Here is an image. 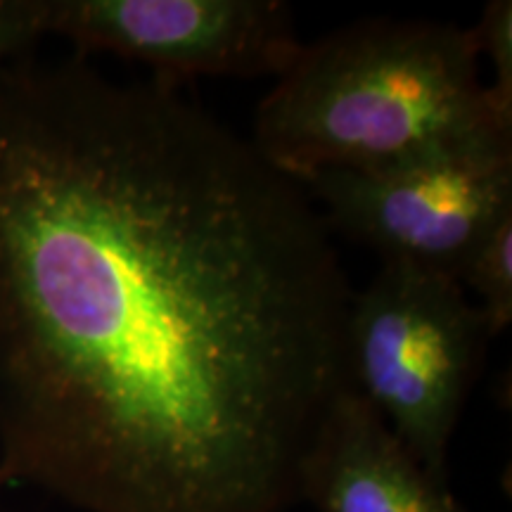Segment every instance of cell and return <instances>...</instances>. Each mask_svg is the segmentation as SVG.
<instances>
[{
  "label": "cell",
  "instance_id": "cell-7",
  "mask_svg": "<svg viewBox=\"0 0 512 512\" xmlns=\"http://www.w3.org/2000/svg\"><path fill=\"white\" fill-rule=\"evenodd\" d=\"M458 283L479 297V311L496 337L512 320V211L503 214L472 249Z\"/></svg>",
  "mask_w": 512,
  "mask_h": 512
},
{
  "label": "cell",
  "instance_id": "cell-1",
  "mask_svg": "<svg viewBox=\"0 0 512 512\" xmlns=\"http://www.w3.org/2000/svg\"><path fill=\"white\" fill-rule=\"evenodd\" d=\"M354 290L297 178L150 76L0 69V482L287 512Z\"/></svg>",
  "mask_w": 512,
  "mask_h": 512
},
{
  "label": "cell",
  "instance_id": "cell-4",
  "mask_svg": "<svg viewBox=\"0 0 512 512\" xmlns=\"http://www.w3.org/2000/svg\"><path fill=\"white\" fill-rule=\"evenodd\" d=\"M332 230L382 261L458 280L472 249L512 211V136L430 152L380 169H328L299 181Z\"/></svg>",
  "mask_w": 512,
  "mask_h": 512
},
{
  "label": "cell",
  "instance_id": "cell-10",
  "mask_svg": "<svg viewBox=\"0 0 512 512\" xmlns=\"http://www.w3.org/2000/svg\"><path fill=\"white\" fill-rule=\"evenodd\" d=\"M0 486H3V482H0Z\"/></svg>",
  "mask_w": 512,
  "mask_h": 512
},
{
  "label": "cell",
  "instance_id": "cell-9",
  "mask_svg": "<svg viewBox=\"0 0 512 512\" xmlns=\"http://www.w3.org/2000/svg\"><path fill=\"white\" fill-rule=\"evenodd\" d=\"M48 36V0H0V69L29 57Z\"/></svg>",
  "mask_w": 512,
  "mask_h": 512
},
{
  "label": "cell",
  "instance_id": "cell-2",
  "mask_svg": "<svg viewBox=\"0 0 512 512\" xmlns=\"http://www.w3.org/2000/svg\"><path fill=\"white\" fill-rule=\"evenodd\" d=\"M479 67L472 29L361 19L299 50L256 107L249 140L275 169L304 181L512 136Z\"/></svg>",
  "mask_w": 512,
  "mask_h": 512
},
{
  "label": "cell",
  "instance_id": "cell-8",
  "mask_svg": "<svg viewBox=\"0 0 512 512\" xmlns=\"http://www.w3.org/2000/svg\"><path fill=\"white\" fill-rule=\"evenodd\" d=\"M479 57H486L494 69V83L489 98L494 110L503 119L512 121V3L510 0H491L484 5L482 17L472 27Z\"/></svg>",
  "mask_w": 512,
  "mask_h": 512
},
{
  "label": "cell",
  "instance_id": "cell-3",
  "mask_svg": "<svg viewBox=\"0 0 512 512\" xmlns=\"http://www.w3.org/2000/svg\"><path fill=\"white\" fill-rule=\"evenodd\" d=\"M489 325L451 275L382 261L354 294L344 332L347 380L434 475L486 356Z\"/></svg>",
  "mask_w": 512,
  "mask_h": 512
},
{
  "label": "cell",
  "instance_id": "cell-5",
  "mask_svg": "<svg viewBox=\"0 0 512 512\" xmlns=\"http://www.w3.org/2000/svg\"><path fill=\"white\" fill-rule=\"evenodd\" d=\"M48 36L74 55L143 62L150 76H280L304 48L278 0H48Z\"/></svg>",
  "mask_w": 512,
  "mask_h": 512
},
{
  "label": "cell",
  "instance_id": "cell-6",
  "mask_svg": "<svg viewBox=\"0 0 512 512\" xmlns=\"http://www.w3.org/2000/svg\"><path fill=\"white\" fill-rule=\"evenodd\" d=\"M316 512H467L448 486L344 384L320 420L302 467L299 503Z\"/></svg>",
  "mask_w": 512,
  "mask_h": 512
}]
</instances>
